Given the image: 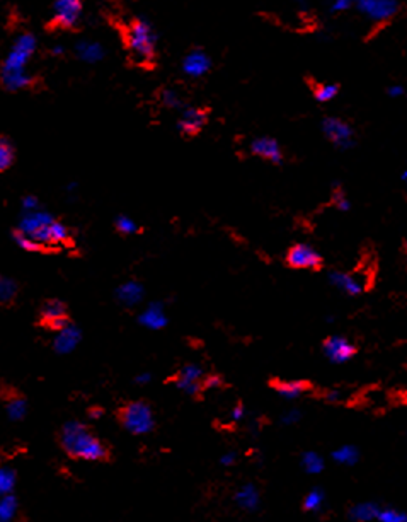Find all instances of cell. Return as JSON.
Listing matches in <instances>:
<instances>
[{
	"mask_svg": "<svg viewBox=\"0 0 407 522\" xmlns=\"http://www.w3.org/2000/svg\"><path fill=\"white\" fill-rule=\"evenodd\" d=\"M81 16H82L81 0H54L53 21L57 26H61V28L77 26Z\"/></svg>",
	"mask_w": 407,
	"mask_h": 522,
	"instance_id": "cell-11",
	"label": "cell"
},
{
	"mask_svg": "<svg viewBox=\"0 0 407 522\" xmlns=\"http://www.w3.org/2000/svg\"><path fill=\"white\" fill-rule=\"evenodd\" d=\"M324 502H326L324 492L319 490V488H314V490L308 492L307 496H305L304 507L307 510H310V512H317V510L322 509Z\"/></svg>",
	"mask_w": 407,
	"mask_h": 522,
	"instance_id": "cell-32",
	"label": "cell"
},
{
	"mask_svg": "<svg viewBox=\"0 0 407 522\" xmlns=\"http://www.w3.org/2000/svg\"><path fill=\"white\" fill-rule=\"evenodd\" d=\"M402 180H404L406 183H407V168L404 169V173H402Z\"/></svg>",
	"mask_w": 407,
	"mask_h": 522,
	"instance_id": "cell-46",
	"label": "cell"
},
{
	"mask_svg": "<svg viewBox=\"0 0 407 522\" xmlns=\"http://www.w3.org/2000/svg\"><path fill=\"white\" fill-rule=\"evenodd\" d=\"M377 519H379L380 522H407V514L401 512V510H395V509H384V510H379Z\"/></svg>",
	"mask_w": 407,
	"mask_h": 522,
	"instance_id": "cell-36",
	"label": "cell"
},
{
	"mask_svg": "<svg viewBox=\"0 0 407 522\" xmlns=\"http://www.w3.org/2000/svg\"><path fill=\"white\" fill-rule=\"evenodd\" d=\"M141 297H143V287L137 282H128L118 289V299L125 306H135L140 302Z\"/></svg>",
	"mask_w": 407,
	"mask_h": 522,
	"instance_id": "cell-20",
	"label": "cell"
},
{
	"mask_svg": "<svg viewBox=\"0 0 407 522\" xmlns=\"http://www.w3.org/2000/svg\"><path fill=\"white\" fill-rule=\"evenodd\" d=\"M17 284L10 278L0 275V307H10L16 302Z\"/></svg>",
	"mask_w": 407,
	"mask_h": 522,
	"instance_id": "cell-23",
	"label": "cell"
},
{
	"mask_svg": "<svg viewBox=\"0 0 407 522\" xmlns=\"http://www.w3.org/2000/svg\"><path fill=\"white\" fill-rule=\"evenodd\" d=\"M286 263L297 270H317L322 267V256L314 246L299 242L286 253Z\"/></svg>",
	"mask_w": 407,
	"mask_h": 522,
	"instance_id": "cell-8",
	"label": "cell"
},
{
	"mask_svg": "<svg viewBox=\"0 0 407 522\" xmlns=\"http://www.w3.org/2000/svg\"><path fill=\"white\" fill-rule=\"evenodd\" d=\"M212 68V58L203 48H192L181 61V70L186 77L199 79Z\"/></svg>",
	"mask_w": 407,
	"mask_h": 522,
	"instance_id": "cell-10",
	"label": "cell"
},
{
	"mask_svg": "<svg viewBox=\"0 0 407 522\" xmlns=\"http://www.w3.org/2000/svg\"><path fill=\"white\" fill-rule=\"evenodd\" d=\"M0 398H2L3 405H6L7 415H9L10 420H21L26 415V400H24L23 394L17 393L16 389H12V387L2 389Z\"/></svg>",
	"mask_w": 407,
	"mask_h": 522,
	"instance_id": "cell-16",
	"label": "cell"
},
{
	"mask_svg": "<svg viewBox=\"0 0 407 522\" xmlns=\"http://www.w3.org/2000/svg\"><path fill=\"white\" fill-rule=\"evenodd\" d=\"M276 391L285 400H297L307 391V384L304 380H283L276 384Z\"/></svg>",
	"mask_w": 407,
	"mask_h": 522,
	"instance_id": "cell-21",
	"label": "cell"
},
{
	"mask_svg": "<svg viewBox=\"0 0 407 522\" xmlns=\"http://www.w3.org/2000/svg\"><path fill=\"white\" fill-rule=\"evenodd\" d=\"M17 512V502L12 495L0 496V522H10Z\"/></svg>",
	"mask_w": 407,
	"mask_h": 522,
	"instance_id": "cell-31",
	"label": "cell"
},
{
	"mask_svg": "<svg viewBox=\"0 0 407 522\" xmlns=\"http://www.w3.org/2000/svg\"><path fill=\"white\" fill-rule=\"evenodd\" d=\"M230 416L234 422H239V420H242V416H244V408H242V406H235V408L232 409Z\"/></svg>",
	"mask_w": 407,
	"mask_h": 522,
	"instance_id": "cell-41",
	"label": "cell"
},
{
	"mask_svg": "<svg viewBox=\"0 0 407 522\" xmlns=\"http://www.w3.org/2000/svg\"><path fill=\"white\" fill-rule=\"evenodd\" d=\"M52 220L53 217L48 215V213H31V215L24 217V220L19 226V231L24 232V234H31V232L39 229V227L45 226V224L52 222Z\"/></svg>",
	"mask_w": 407,
	"mask_h": 522,
	"instance_id": "cell-25",
	"label": "cell"
},
{
	"mask_svg": "<svg viewBox=\"0 0 407 522\" xmlns=\"http://www.w3.org/2000/svg\"><path fill=\"white\" fill-rule=\"evenodd\" d=\"M206 122H208V111L203 110V108L188 106L181 113L179 122H177V130H179L181 135L195 137L205 128Z\"/></svg>",
	"mask_w": 407,
	"mask_h": 522,
	"instance_id": "cell-12",
	"label": "cell"
},
{
	"mask_svg": "<svg viewBox=\"0 0 407 522\" xmlns=\"http://www.w3.org/2000/svg\"><path fill=\"white\" fill-rule=\"evenodd\" d=\"M119 425L133 435L148 434L154 429V412L145 401H126L116 409Z\"/></svg>",
	"mask_w": 407,
	"mask_h": 522,
	"instance_id": "cell-4",
	"label": "cell"
},
{
	"mask_svg": "<svg viewBox=\"0 0 407 522\" xmlns=\"http://www.w3.org/2000/svg\"><path fill=\"white\" fill-rule=\"evenodd\" d=\"M221 379L218 376H208L203 380V389H213V387H220Z\"/></svg>",
	"mask_w": 407,
	"mask_h": 522,
	"instance_id": "cell-40",
	"label": "cell"
},
{
	"mask_svg": "<svg viewBox=\"0 0 407 522\" xmlns=\"http://www.w3.org/2000/svg\"><path fill=\"white\" fill-rule=\"evenodd\" d=\"M39 325L45 329L61 331L70 325L67 304L60 299H46L39 307Z\"/></svg>",
	"mask_w": 407,
	"mask_h": 522,
	"instance_id": "cell-7",
	"label": "cell"
},
{
	"mask_svg": "<svg viewBox=\"0 0 407 522\" xmlns=\"http://www.w3.org/2000/svg\"><path fill=\"white\" fill-rule=\"evenodd\" d=\"M161 103L169 110H184V103L174 89H162Z\"/></svg>",
	"mask_w": 407,
	"mask_h": 522,
	"instance_id": "cell-33",
	"label": "cell"
},
{
	"mask_svg": "<svg viewBox=\"0 0 407 522\" xmlns=\"http://www.w3.org/2000/svg\"><path fill=\"white\" fill-rule=\"evenodd\" d=\"M332 459L339 464L351 466V464L358 461V449L353 447V445H341L332 452Z\"/></svg>",
	"mask_w": 407,
	"mask_h": 522,
	"instance_id": "cell-29",
	"label": "cell"
},
{
	"mask_svg": "<svg viewBox=\"0 0 407 522\" xmlns=\"http://www.w3.org/2000/svg\"><path fill=\"white\" fill-rule=\"evenodd\" d=\"M249 148L254 155H257V157L264 159L268 162H272V164H281L283 159H285L281 145L272 137H257V139H254L250 142Z\"/></svg>",
	"mask_w": 407,
	"mask_h": 522,
	"instance_id": "cell-13",
	"label": "cell"
},
{
	"mask_svg": "<svg viewBox=\"0 0 407 522\" xmlns=\"http://www.w3.org/2000/svg\"><path fill=\"white\" fill-rule=\"evenodd\" d=\"M36 52V38L31 32L17 36L12 48L0 67V82L7 90H19L31 86L32 77L26 72L29 58Z\"/></svg>",
	"mask_w": 407,
	"mask_h": 522,
	"instance_id": "cell-2",
	"label": "cell"
},
{
	"mask_svg": "<svg viewBox=\"0 0 407 522\" xmlns=\"http://www.w3.org/2000/svg\"><path fill=\"white\" fill-rule=\"evenodd\" d=\"M332 202L334 205H336L337 210H341V212H348L351 206L350 200H348L346 195L343 193V190L339 188V183H334L332 184Z\"/></svg>",
	"mask_w": 407,
	"mask_h": 522,
	"instance_id": "cell-35",
	"label": "cell"
},
{
	"mask_svg": "<svg viewBox=\"0 0 407 522\" xmlns=\"http://www.w3.org/2000/svg\"><path fill=\"white\" fill-rule=\"evenodd\" d=\"M337 94H339V86L332 84V82H324V84L314 87V99L317 103H329Z\"/></svg>",
	"mask_w": 407,
	"mask_h": 522,
	"instance_id": "cell-26",
	"label": "cell"
},
{
	"mask_svg": "<svg viewBox=\"0 0 407 522\" xmlns=\"http://www.w3.org/2000/svg\"><path fill=\"white\" fill-rule=\"evenodd\" d=\"M159 35L147 17H137L126 31V46L137 64H152L157 53Z\"/></svg>",
	"mask_w": 407,
	"mask_h": 522,
	"instance_id": "cell-3",
	"label": "cell"
},
{
	"mask_svg": "<svg viewBox=\"0 0 407 522\" xmlns=\"http://www.w3.org/2000/svg\"><path fill=\"white\" fill-rule=\"evenodd\" d=\"M329 282L330 285H334L337 290L348 293V296H359L365 290L363 280H359L358 277H353L350 273H344V271H330Z\"/></svg>",
	"mask_w": 407,
	"mask_h": 522,
	"instance_id": "cell-15",
	"label": "cell"
},
{
	"mask_svg": "<svg viewBox=\"0 0 407 522\" xmlns=\"http://www.w3.org/2000/svg\"><path fill=\"white\" fill-rule=\"evenodd\" d=\"M75 55L81 58V60L87 61V64H97V61L104 58V48L101 43L82 39V41H79L75 45Z\"/></svg>",
	"mask_w": 407,
	"mask_h": 522,
	"instance_id": "cell-17",
	"label": "cell"
},
{
	"mask_svg": "<svg viewBox=\"0 0 407 522\" xmlns=\"http://www.w3.org/2000/svg\"><path fill=\"white\" fill-rule=\"evenodd\" d=\"M58 444L70 459L90 463L111 461V449L86 423L72 420L58 432Z\"/></svg>",
	"mask_w": 407,
	"mask_h": 522,
	"instance_id": "cell-1",
	"label": "cell"
},
{
	"mask_svg": "<svg viewBox=\"0 0 407 522\" xmlns=\"http://www.w3.org/2000/svg\"><path fill=\"white\" fill-rule=\"evenodd\" d=\"M326 400L327 401H332V403H334V401H339L341 400V393H339V391H336V389L329 391V393L326 394Z\"/></svg>",
	"mask_w": 407,
	"mask_h": 522,
	"instance_id": "cell-43",
	"label": "cell"
},
{
	"mask_svg": "<svg viewBox=\"0 0 407 522\" xmlns=\"http://www.w3.org/2000/svg\"><path fill=\"white\" fill-rule=\"evenodd\" d=\"M388 97H402L406 94V87L402 84H392L387 87Z\"/></svg>",
	"mask_w": 407,
	"mask_h": 522,
	"instance_id": "cell-39",
	"label": "cell"
},
{
	"mask_svg": "<svg viewBox=\"0 0 407 522\" xmlns=\"http://www.w3.org/2000/svg\"><path fill=\"white\" fill-rule=\"evenodd\" d=\"M321 130L324 137L339 151H350L355 147V130L344 119L337 116H326L321 122Z\"/></svg>",
	"mask_w": 407,
	"mask_h": 522,
	"instance_id": "cell-5",
	"label": "cell"
},
{
	"mask_svg": "<svg viewBox=\"0 0 407 522\" xmlns=\"http://www.w3.org/2000/svg\"><path fill=\"white\" fill-rule=\"evenodd\" d=\"M140 322L150 329H161L167 325V318L163 314L161 304H152L145 309V313L140 316Z\"/></svg>",
	"mask_w": 407,
	"mask_h": 522,
	"instance_id": "cell-19",
	"label": "cell"
},
{
	"mask_svg": "<svg viewBox=\"0 0 407 522\" xmlns=\"http://www.w3.org/2000/svg\"><path fill=\"white\" fill-rule=\"evenodd\" d=\"M235 500H237V503L242 509L254 510L259 505V493H257L254 485H244V487L237 492V495H235Z\"/></svg>",
	"mask_w": 407,
	"mask_h": 522,
	"instance_id": "cell-22",
	"label": "cell"
},
{
	"mask_svg": "<svg viewBox=\"0 0 407 522\" xmlns=\"http://www.w3.org/2000/svg\"><path fill=\"white\" fill-rule=\"evenodd\" d=\"M300 418H301V412H300V409L292 408V409H288V412H286V413H283L281 422L285 423V425H293V423L299 422Z\"/></svg>",
	"mask_w": 407,
	"mask_h": 522,
	"instance_id": "cell-38",
	"label": "cell"
},
{
	"mask_svg": "<svg viewBox=\"0 0 407 522\" xmlns=\"http://www.w3.org/2000/svg\"><path fill=\"white\" fill-rule=\"evenodd\" d=\"M203 369L198 364H188L177 372L176 386L186 394H198L203 389Z\"/></svg>",
	"mask_w": 407,
	"mask_h": 522,
	"instance_id": "cell-14",
	"label": "cell"
},
{
	"mask_svg": "<svg viewBox=\"0 0 407 522\" xmlns=\"http://www.w3.org/2000/svg\"><path fill=\"white\" fill-rule=\"evenodd\" d=\"M14 145L7 137H0V173L7 171L14 162Z\"/></svg>",
	"mask_w": 407,
	"mask_h": 522,
	"instance_id": "cell-28",
	"label": "cell"
},
{
	"mask_svg": "<svg viewBox=\"0 0 407 522\" xmlns=\"http://www.w3.org/2000/svg\"><path fill=\"white\" fill-rule=\"evenodd\" d=\"M301 466L307 473L310 474H319L322 470H324V459H322L321 454L314 451H308L301 456Z\"/></svg>",
	"mask_w": 407,
	"mask_h": 522,
	"instance_id": "cell-27",
	"label": "cell"
},
{
	"mask_svg": "<svg viewBox=\"0 0 407 522\" xmlns=\"http://www.w3.org/2000/svg\"><path fill=\"white\" fill-rule=\"evenodd\" d=\"M234 461H235L234 452H227V454L221 456V464H225V466H230V464H234Z\"/></svg>",
	"mask_w": 407,
	"mask_h": 522,
	"instance_id": "cell-42",
	"label": "cell"
},
{
	"mask_svg": "<svg viewBox=\"0 0 407 522\" xmlns=\"http://www.w3.org/2000/svg\"><path fill=\"white\" fill-rule=\"evenodd\" d=\"M355 7L365 19L381 24L394 19L401 3L399 0H355Z\"/></svg>",
	"mask_w": 407,
	"mask_h": 522,
	"instance_id": "cell-6",
	"label": "cell"
},
{
	"mask_svg": "<svg viewBox=\"0 0 407 522\" xmlns=\"http://www.w3.org/2000/svg\"><path fill=\"white\" fill-rule=\"evenodd\" d=\"M79 338H81V333H79V329L70 322V325L65 326L61 331H58L57 340H54V348H57L60 354H67V351H70L72 348L77 345Z\"/></svg>",
	"mask_w": 407,
	"mask_h": 522,
	"instance_id": "cell-18",
	"label": "cell"
},
{
	"mask_svg": "<svg viewBox=\"0 0 407 522\" xmlns=\"http://www.w3.org/2000/svg\"><path fill=\"white\" fill-rule=\"evenodd\" d=\"M63 53V46H53V55H61Z\"/></svg>",
	"mask_w": 407,
	"mask_h": 522,
	"instance_id": "cell-44",
	"label": "cell"
},
{
	"mask_svg": "<svg viewBox=\"0 0 407 522\" xmlns=\"http://www.w3.org/2000/svg\"><path fill=\"white\" fill-rule=\"evenodd\" d=\"M406 251H407V241H406Z\"/></svg>",
	"mask_w": 407,
	"mask_h": 522,
	"instance_id": "cell-48",
	"label": "cell"
},
{
	"mask_svg": "<svg viewBox=\"0 0 407 522\" xmlns=\"http://www.w3.org/2000/svg\"><path fill=\"white\" fill-rule=\"evenodd\" d=\"M353 6H355V0H330L329 12L330 14L346 12V10H350Z\"/></svg>",
	"mask_w": 407,
	"mask_h": 522,
	"instance_id": "cell-37",
	"label": "cell"
},
{
	"mask_svg": "<svg viewBox=\"0 0 407 522\" xmlns=\"http://www.w3.org/2000/svg\"><path fill=\"white\" fill-rule=\"evenodd\" d=\"M137 380H138V383H147V380H150V376H148V374L140 376V377H137Z\"/></svg>",
	"mask_w": 407,
	"mask_h": 522,
	"instance_id": "cell-45",
	"label": "cell"
},
{
	"mask_svg": "<svg viewBox=\"0 0 407 522\" xmlns=\"http://www.w3.org/2000/svg\"><path fill=\"white\" fill-rule=\"evenodd\" d=\"M14 487H16V471L0 466V496L12 495Z\"/></svg>",
	"mask_w": 407,
	"mask_h": 522,
	"instance_id": "cell-30",
	"label": "cell"
},
{
	"mask_svg": "<svg viewBox=\"0 0 407 522\" xmlns=\"http://www.w3.org/2000/svg\"><path fill=\"white\" fill-rule=\"evenodd\" d=\"M0 461H2V454H0Z\"/></svg>",
	"mask_w": 407,
	"mask_h": 522,
	"instance_id": "cell-47",
	"label": "cell"
},
{
	"mask_svg": "<svg viewBox=\"0 0 407 522\" xmlns=\"http://www.w3.org/2000/svg\"><path fill=\"white\" fill-rule=\"evenodd\" d=\"M115 227H116V231H118L121 235L138 234V232H141L140 227H138L135 224V220H132L130 217H126V215L116 217Z\"/></svg>",
	"mask_w": 407,
	"mask_h": 522,
	"instance_id": "cell-34",
	"label": "cell"
},
{
	"mask_svg": "<svg viewBox=\"0 0 407 522\" xmlns=\"http://www.w3.org/2000/svg\"><path fill=\"white\" fill-rule=\"evenodd\" d=\"M379 510H380L379 507L372 502L358 503V505H355L353 509H351V519H355L358 522H368L372 519H377Z\"/></svg>",
	"mask_w": 407,
	"mask_h": 522,
	"instance_id": "cell-24",
	"label": "cell"
},
{
	"mask_svg": "<svg viewBox=\"0 0 407 522\" xmlns=\"http://www.w3.org/2000/svg\"><path fill=\"white\" fill-rule=\"evenodd\" d=\"M324 355L332 364H346L355 357L356 347L348 338L341 335H332L322 345Z\"/></svg>",
	"mask_w": 407,
	"mask_h": 522,
	"instance_id": "cell-9",
	"label": "cell"
}]
</instances>
